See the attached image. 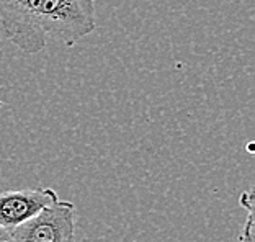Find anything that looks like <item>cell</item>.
I'll list each match as a JSON object with an SVG mask.
<instances>
[{
	"instance_id": "cell-1",
	"label": "cell",
	"mask_w": 255,
	"mask_h": 242,
	"mask_svg": "<svg viewBox=\"0 0 255 242\" xmlns=\"http://www.w3.org/2000/svg\"><path fill=\"white\" fill-rule=\"evenodd\" d=\"M97 28L94 0H0V36L25 54L74 44Z\"/></svg>"
},
{
	"instance_id": "cell-2",
	"label": "cell",
	"mask_w": 255,
	"mask_h": 242,
	"mask_svg": "<svg viewBox=\"0 0 255 242\" xmlns=\"http://www.w3.org/2000/svg\"><path fill=\"white\" fill-rule=\"evenodd\" d=\"M11 242H74L75 205L59 200L10 231Z\"/></svg>"
},
{
	"instance_id": "cell-3",
	"label": "cell",
	"mask_w": 255,
	"mask_h": 242,
	"mask_svg": "<svg viewBox=\"0 0 255 242\" xmlns=\"http://www.w3.org/2000/svg\"><path fill=\"white\" fill-rule=\"evenodd\" d=\"M57 198L56 190L48 187L0 193V226L11 231Z\"/></svg>"
},
{
	"instance_id": "cell-4",
	"label": "cell",
	"mask_w": 255,
	"mask_h": 242,
	"mask_svg": "<svg viewBox=\"0 0 255 242\" xmlns=\"http://www.w3.org/2000/svg\"><path fill=\"white\" fill-rule=\"evenodd\" d=\"M237 242H254V210H247V220Z\"/></svg>"
},
{
	"instance_id": "cell-5",
	"label": "cell",
	"mask_w": 255,
	"mask_h": 242,
	"mask_svg": "<svg viewBox=\"0 0 255 242\" xmlns=\"http://www.w3.org/2000/svg\"><path fill=\"white\" fill-rule=\"evenodd\" d=\"M241 206H244L246 210H254V190H247L241 195Z\"/></svg>"
},
{
	"instance_id": "cell-6",
	"label": "cell",
	"mask_w": 255,
	"mask_h": 242,
	"mask_svg": "<svg viewBox=\"0 0 255 242\" xmlns=\"http://www.w3.org/2000/svg\"><path fill=\"white\" fill-rule=\"evenodd\" d=\"M0 242H11V236L8 229L0 226Z\"/></svg>"
}]
</instances>
